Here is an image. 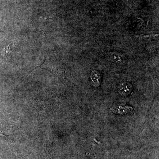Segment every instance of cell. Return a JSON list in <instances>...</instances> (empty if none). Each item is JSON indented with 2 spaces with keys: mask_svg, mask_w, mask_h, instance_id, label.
I'll use <instances>...</instances> for the list:
<instances>
[{
  "mask_svg": "<svg viewBox=\"0 0 159 159\" xmlns=\"http://www.w3.org/2000/svg\"><path fill=\"white\" fill-rule=\"evenodd\" d=\"M11 52V49L10 48V47H7L4 50V55H9Z\"/></svg>",
  "mask_w": 159,
  "mask_h": 159,
  "instance_id": "6da1fadb",
  "label": "cell"
}]
</instances>
